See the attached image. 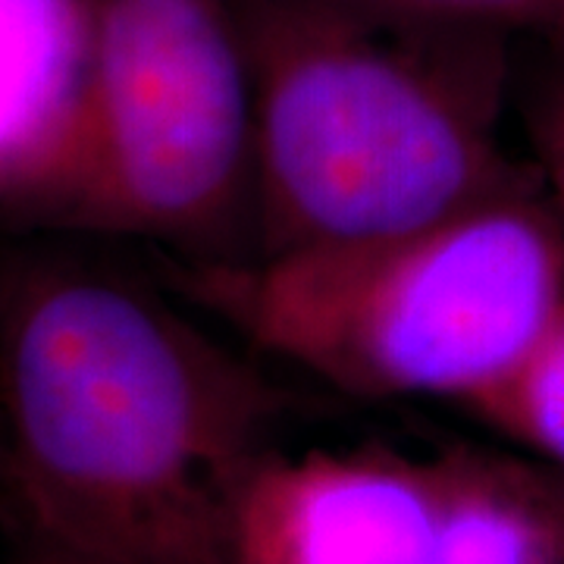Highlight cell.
<instances>
[{
    "label": "cell",
    "instance_id": "cell-5",
    "mask_svg": "<svg viewBox=\"0 0 564 564\" xmlns=\"http://www.w3.org/2000/svg\"><path fill=\"white\" fill-rule=\"evenodd\" d=\"M445 489V452H273L245 486L232 564H430Z\"/></svg>",
    "mask_w": 564,
    "mask_h": 564
},
{
    "label": "cell",
    "instance_id": "cell-10",
    "mask_svg": "<svg viewBox=\"0 0 564 564\" xmlns=\"http://www.w3.org/2000/svg\"><path fill=\"white\" fill-rule=\"evenodd\" d=\"M530 139L536 151V173L564 217V63L536 88L530 104Z\"/></svg>",
    "mask_w": 564,
    "mask_h": 564
},
{
    "label": "cell",
    "instance_id": "cell-11",
    "mask_svg": "<svg viewBox=\"0 0 564 564\" xmlns=\"http://www.w3.org/2000/svg\"><path fill=\"white\" fill-rule=\"evenodd\" d=\"M20 564H88L73 558V555H63V552H54V549H44V545H32V555Z\"/></svg>",
    "mask_w": 564,
    "mask_h": 564
},
{
    "label": "cell",
    "instance_id": "cell-7",
    "mask_svg": "<svg viewBox=\"0 0 564 564\" xmlns=\"http://www.w3.org/2000/svg\"><path fill=\"white\" fill-rule=\"evenodd\" d=\"M448 489L430 564H564V511L536 462L445 452Z\"/></svg>",
    "mask_w": 564,
    "mask_h": 564
},
{
    "label": "cell",
    "instance_id": "cell-12",
    "mask_svg": "<svg viewBox=\"0 0 564 564\" xmlns=\"http://www.w3.org/2000/svg\"><path fill=\"white\" fill-rule=\"evenodd\" d=\"M540 464V470H543V480H545V489L552 492V499H555V505L564 511V470H558V467H549V464L536 462Z\"/></svg>",
    "mask_w": 564,
    "mask_h": 564
},
{
    "label": "cell",
    "instance_id": "cell-6",
    "mask_svg": "<svg viewBox=\"0 0 564 564\" xmlns=\"http://www.w3.org/2000/svg\"><path fill=\"white\" fill-rule=\"evenodd\" d=\"M88 61V0H0V220L61 148Z\"/></svg>",
    "mask_w": 564,
    "mask_h": 564
},
{
    "label": "cell",
    "instance_id": "cell-8",
    "mask_svg": "<svg viewBox=\"0 0 564 564\" xmlns=\"http://www.w3.org/2000/svg\"><path fill=\"white\" fill-rule=\"evenodd\" d=\"M464 408L536 462L564 470V304L524 361Z\"/></svg>",
    "mask_w": 564,
    "mask_h": 564
},
{
    "label": "cell",
    "instance_id": "cell-9",
    "mask_svg": "<svg viewBox=\"0 0 564 564\" xmlns=\"http://www.w3.org/2000/svg\"><path fill=\"white\" fill-rule=\"evenodd\" d=\"M386 10L496 25L505 32H545L564 39V0H367Z\"/></svg>",
    "mask_w": 564,
    "mask_h": 564
},
{
    "label": "cell",
    "instance_id": "cell-1",
    "mask_svg": "<svg viewBox=\"0 0 564 564\" xmlns=\"http://www.w3.org/2000/svg\"><path fill=\"white\" fill-rule=\"evenodd\" d=\"M276 386L154 285L73 251L0 263V486L32 545L232 564Z\"/></svg>",
    "mask_w": 564,
    "mask_h": 564
},
{
    "label": "cell",
    "instance_id": "cell-3",
    "mask_svg": "<svg viewBox=\"0 0 564 564\" xmlns=\"http://www.w3.org/2000/svg\"><path fill=\"white\" fill-rule=\"evenodd\" d=\"M176 289L345 395L464 408L562 311V210L530 182L402 232L188 261Z\"/></svg>",
    "mask_w": 564,
    "mask_h": 564
},
{
    "label": "cell",
    "instance_id": "cell-2",
    "mask_svg": "<svg viewBox=\"0 0 564 564\" xmlns=\"http://www.w3.org/2000/svg\"><path fill=\"white\" fill-rule=\"evenodd\" d=\"M254 107V248L443 220L540 182L502 144L508 39L367 0H236Z\"/></svg>",
    "mask_w": 564,
    "mask_h": 564
},
{
    "label": "cell",
    "instance_id": "cell-4",
    "mask_svg": "<svg viewBox=\"0 0 564 564\" xmlns=\"http://www.w3.org/2000/svg\"><path fill=\"white\" fill-rule=\"evenodd\" d=\"M3 220L245 258L254 107L236 0H88L73 122Z\"/></svg>",
    "mask_w": 564,
    "mask_h": 564
}]
</instances>
